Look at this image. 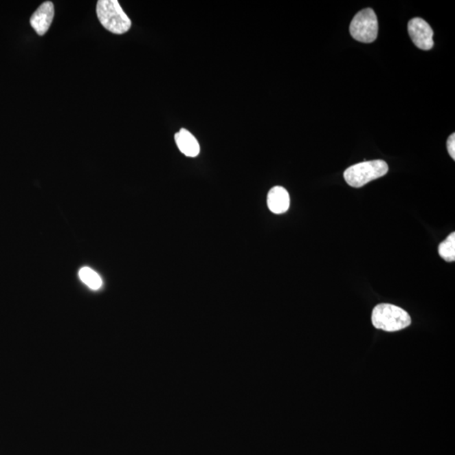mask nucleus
<instances>
[{
    "label": "nucleus",
    "instance_id": "3",
    "mask_svg": "<svg viewBox=\"0 0 455 455\" xmlns=\"http://www.w3.org/2000/svg\"><path fill=\"white\" fill-rule=\"evenodd\" d=\"M389 170L387 163L381 159L357 164L346 169L344 178L349 186L359 188L376 179L386 175Z\"/></svg>",
    "mask_w": 455,
    "mask_h": 455
},
{
    "label": "nucleus",
    "instance_id": "1",
    "mask_svg": "<svg viewBox=\"0 0 455 455\" xmlns=\"http://www.w3.org/2000/svg\"><path fill=\"white\" fill-rule=\"evenodd\" d=\"M96 14L103 27L114 34H124L132 27L131 20L118 0H99Z\"/></svg>",
    "mask_w": 455,
    "mask_h": 455
},
{
    "label": "nucleus",
    "instance_id": "5",
    "mask_svg": "<svg viewBox=\"0 0 455 455\" xmlns=\"http://www.w3.org/2000/svg\"><path fill=\"white\" fill-rule=\"evenodd\" d=\"M408 32L414 44L420 49L428 51L434 47V31L423 19L417 17L410 21Z\"/></svg>",
    "mask_w": 455,
    "mask_h": 455
},
{
    "label": "nucleus",
    "instance_id": "4",
    "mask_svg": "<svg viewBox=\"0 0 455 455\" xmlns=\"http://www.w3.org/2000/svg\"><path fill=\"white\" fill-rule=\"evenodd\" d=\"M350 34L354 39L364 43L375 42L378 36V19L372 9L357 13L350 24Z\"/></svg>",
    "mask_w": 455,
    "mask_h": 455
},
{
    "label": "nucleus",
    "instance_id": "9",
    "mask_svg": "<svg viewBox=\"0 0 455 455\" xmlns=\"http://www.w3.org/2000/svg\"><path fill=\"white\" fill-rule=\"evenodd\" d=\"M80 280L87 285L89 289L98 290L102 288L103 282L102 278L91 268L82 267L79 271Z\"/></svg>",
    "mask_w": 455,
    "mask_h": 455
},
{
    "label": "nucleus",
    "instance_id": "2",
    "mask_svg": "<svg viewBox=\"0 0 455 455\" xmlns=\"http://www.w3.org/2000/svg\"><path fill=\"white\" fill-rule=\"evenodd\" d=\"M372 323L377 329L397 331L405 329L412 324L408 312L390 304H380L373 311Z\"/></svg>",
    "mask_w": 455,
    "mask_h": 455
},
{
    "label": "nucleus",
    "instance_id": "8",
    "mask_svg": "<svg viewBox=\"0 0 455 455\" xmlns=\"http://www.w3.org/2000/svg\"><path fill=\"white\" fill-rule=\"evenodd\" d=\"M175 140L179 151L188 157L194 158L199 155L200 144L199 141L188 130L181 129L180 131L175 133Z\"/></svg>",
    "mask_w": 455,
    "mask_h": 455
},
{
    "label": "nucleus",
    "instance_id": "10",
    "mask_svg": "<svg viewBox=\"0 0 455 455\" xmlns=\"http://www.w3.org/2000/svg\"><path fill=\"white\" fill-rule=\"evenodd\" d=\"M439 254L446 262H454L455 260V233H451L446 240L439 246Z\"/></svg>",
    "mask_w": 455,
    "mask_h": 455
},
{
    "label": "nucleus",
    "instance_id": "11",
    "mask_svg": "<svg viewBox=\"0 0 455 455\" xmlns=\"http://www.w3.org/2000/svg\"><path fill=\"white\" fill-rule=\"evenodd\" d=\"M447 151H449L450 155L454 160L455 159V134L454 133H453L452 135H450L449 139H447Z\"/></svg>",
    "mask_w": 455,
    "mask_h": 455
},
{
    "label": "nucleus",
    "instance_id": "7",
    "mask_svg": "<svg viewBox=\"0 0 455 455\" xmlns=\"http://www.w3.org/2000/svg\"><path fill=\"white\" fill-rule=\"evenodd\" d=\"M267 206L276 214H285L290 206L288 191L282 186H274L267 194Z\"/></svg>",
    "mask_w": 455,
    "mask_h": 455
},
{
    "label": "nucleus",
    "instance_id": "6",
    "mask_svg": "<svg viewBox=\"0 0 455 455\" xmlns=\"http://www.w3.org/2000/svg\"><path fill=\"white\" fill-rule=\"evenodd\" d=\"M54 18V5L50 1L44 2L30 19V23L36 34L43 36L49 30Z\"/></svg>",
    "mask_w": 455,
    "mask_h": 455
}]
</instances>
